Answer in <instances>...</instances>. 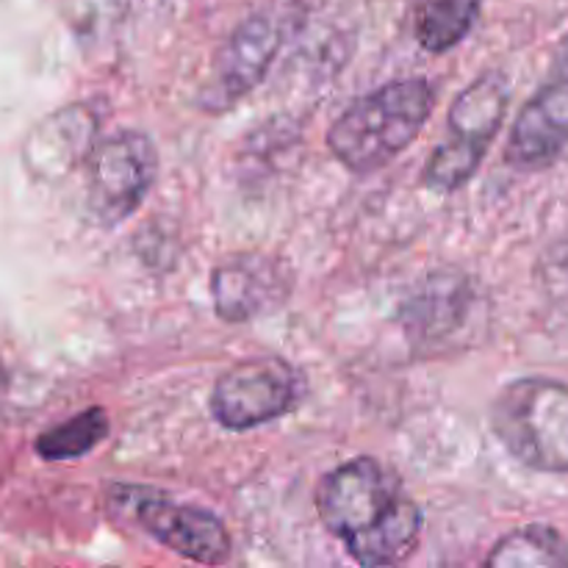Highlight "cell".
<instances>
[{"mask_svg": "<svg viewBox=\"0 0 568 568\" xmlns=\"http://www.w3.org/2000/svg\"><path fill=\"white\" fill-rule=\"evenodd\" d=\"M568 153V83L547 78L521 105L505 144V164L519 172L552 166Z\"/></svg>", "mask_w": 568, "mask_h": 568, "instance_id": "11", "label": "cell"}, {"mask_svg": "<svg viewBox=\"0 0 568 568\" xmlns=\"http://www.w3.org/2000/svg\"><path fill=\"white\" fill-rule=\"evenodd\" d=\"M316 514L355 564L383 568L416 552L425 516L403 480L381 458L361 455L327 471L316 486Z\"/></svg>", "mask_w": 568, "mask_h": 568, "instance_id": "1", "label": "cell"}, {"mask_svg": "<svg viewBox=\"0 0 568 568\" xmlns=\"http://www.w3.org/2000/svg\"><path fill=\"white\" fill-rule=\"evenodd\" d=\"M427 78H399L349 103L327 131L333 159L355 175H372L410 148L436 109Z\"/></svg>", "mask_w": 568, "mask_h": 568, "instance_id": "2", "label": "cell"}, {"mask_svg": "<svg viewBox=\"0 0 568 568\" xmlns=\"http://www.w3.org/2000/svg\"><path fill=\"white\" fill-rule=\"evenodd\" d=\"M308 394L303 372L277 355H261L222 372L211 392V414L225 430L244 433L294 414Z\"/></svg>", "mask_w": 568, "mask_h": 568, "instance_id": "6", "label": "cell"}, {"mask_svg": "<svg viewBox=\"0 0 568 568\" xmlns=\"http://www.w3.org/2000/svg\"><path fill=\"white\" fill-rule=\"evenodd\" d=\"M281 42L283 31L275 17L261 11L250 14L216 55L214 78L205 87L200 105L209 111H225L247 98L266 78Z\"/></svg>", "mask_w": 568, "mask_h": 568, "instance_id": "9", "label": "cell"}, {"mask_svg": "<svg viewBox=\"0 0 568 568\" xmlns=\"http://www.w3.org/2000/svg\"><path fill=\"white\" fill-rule=\"evenodd\" d=\"M111 419L103 408H87L72 419L50 427L37 438L33 449L42 460H78L109 438Z\"/></svg>", "mask_w": 568, "mask_h": 568, "instance_id": "14", "label": "cell"}, {"mask_svg": "<svg viewBox=\"0 0 568 568\" xmlns=\"http://www.w3.org/2000/svg\"><path fill=\"white\" fill-rule=\"evenodd\" d=\"M103 503L111 519L136 527L181 558L203 566H222L231 560V532L211 510L183 505L159 488L131 483H109Z\"/></svg>", "mask_w": 568, "mask_h": 568, "instance_id": "4", "label": "cell"}, {"mask_svg": "<svg viewBox=\"0 0 568 568\" xmlns=\"http://www.w3.org/2000/svg\"><path fill=\"white\" fill-rule=\"evenodd\" d=\"M159 178V150L142 131H120L94 144L87 159V214L114 227L136 214Z\"/></svg>", "mask_w": 568, "mask_h": 568, "instance_id": "7", "label": "cell"}, {"mask_svg": "<svg viewBox=\"0 0 568 568\" xmlns=\"http://www.w3.org/2000/svg\"><path fill=\"white\" fill-rule=\"evenodd\" d=\"M6 388H9V372H6V364L0 361V394H3Z\"/></svg>", "mask_w": 568, "mask_h": 568, "instance_id": "17", "label": "cell"}, {"mask_svg": "<svg viewBox=\"0 0 568 568\" xmlns=\"http://www.w3.org/2000/svg\"><path fill=\"white\" fill-rule=\"evenodd\" d=\"M483 0H414V37L427 53H449L477 26Z\"/></svg>", "mask_w": 568, "mask_h": 568, "instance_id": "12", "label": "cell"}, {"mask_svg": "<svg viewBox=\"0 0 568 568\" xmlns=\"http://www.w3.org/2000/svg\"><path fill=\"white\" fill-rule=\"evenodd\" d=\"M131 0H61V14L81 42H100L128 17Z\"/></svg>", "mask_w": 568, "mask_h": 568, "instance_id": "15", "label": "cell"}, {"mask_svg": "<svg viewBox=\"0 0 568 568\" xmlns=\"http://www.w3.org/2000/svg\"><path fill=\"white\" fill-rule=\"evenodd\" d=\"M547 78H555V81L568 83V33L560 39V44L552 53V64H549Z\"/></svg>", "mask_w": 568, "mask_h": 568, "instance_id": "16", "label": "cell"}, {"mask_svg": "<svg viewBox=\"0 0 568 568\" xmlns=\"http://www.w3.org/2000/svg\"><path fill=\"white\" fill-rule=\"evenodd\" d=\"M491 430L510 458L538 475H568V383L519 377L491 403Z\"/></svg>", "mask_w": 568, "mask_h": 568, "instance_id": "3", "label": "cell"}, {"mask_svg": "<svg viewBox=\"0 0 568 568\" xmlns=\"http://www.w3.org/2000/svg\"><path fill=\"white\" fill-rule=\"evenodd\" d=\"M486 566L491 568H566L568 541L564 532L552 525L519 527L494 544Z\"/></svg>", "mask_w": 568, "mask_h": 568, "instance_id": "13", "label": "cell"}, {"mask_svg": "<svg viewBox=\"0 0 568 568\" xmlns=\"http://www.w3.org/2000/svg\"><path fill=\"white\" fill-rule=\"evenodd\" d=\"M510 83L503 72H483L455 98L447 114V136L425 164V181L433 192H458L475 178L488 148L505 125Z\"/></svg>", "mask_w": 568, "mask_h": 568, "instance_id": "5", "label": "cell"}, {"mask_svg": "<svg viewBox=\"0 0 568 568\" xmlns=\"http://www.w3.org/2000/svg\"><path fill=\"white\" fill-rule=\"evenodd\" d=\"M209 288L222 322L247 325L288 303L294 292V270L283 255L239 253L214 266Z\"/></svg>", "mask_w": 568, "mask_h": 568, "instance_id": "8", "label": "cell"}, {"mask_svg": "<svg viewBox=\"0 0 568 568\" xmlns=\"http://www.w3.org/2000/svg\"><path fill=\"white\" fill-rule=\"evenodd\" d=\"M103 116L92 103H67L31 128L22 142V164L39 181H59L87 164L100 142Z\"/></svg>", "mask_w": 568, "mask_h": 568, "instance_id": "10", "label": "cell"}]
</instances>
